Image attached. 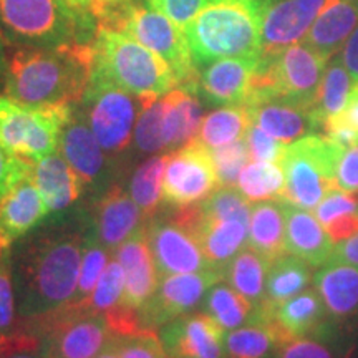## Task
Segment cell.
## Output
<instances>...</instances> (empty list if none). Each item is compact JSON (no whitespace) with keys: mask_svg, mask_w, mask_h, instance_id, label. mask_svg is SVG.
Masks as SVG:
<instances>
[{"mask_svg":"<svg viewBox=\"0 0 358 358\" xmlns=\"http://www.w3.org/2000/svg\"><path fill=\"white\" fill-rule=\"evenodd\" d=\"M146 236L159 277L217 271L206 257L196 236L181 224L153 221L148 226Z\"/></svg>","mask_w":358,"mask_h":358,"instance_id":"cell-14","label":"cell"},{"mask_svg":"<svg viewBox=\"0 0 358 358\" xmlns=\"http://www.w3.org/2000/svg\"><path fill=\"white\" fill-rule=\"evenodd\" d=\"M222 279V272L203 271L189 274L159 277L153 295L138 308V325L141 330L161 329L178 317L194 310L204 301L208 290Z\"/></svg>","mask_w":358,"mask_h":358,"instance_id":"cell-12","label":"cell"},{"mask_svg":"<svg viewBox=\"0 0 358 358\" xmlns=\"http://www.w3.org/2000/svg\"><path fill=\"white\" fill-rule=\"evenodd\" d=\"M163 140L169 151L186 146L198 136L203 123V106L196 92L176 87L163 96Z\"/></svg>","mask_w":358,"mask_h":358,"instance_id":"cell-27","label":"cell"},{"mask_svg":"<svg viewBox=\"0 0 358 358\" xmlns=\"http://www.w3.org/2000/svg\"><path fill=\"white\" fill-rule=\"evenodd\" d=\"M249 248L268 262L285 254V211L284 201H257L250 208Z\"/></svg>","mask_w":358,"mask_h":358,"instance_id":"cell-29","label":"cell"},{"mask_svg":"<svg viewBox=\"0 0 358 358\" xmlns=\"http://www.w3.org/2000/svg\"><path fill=\"white\" fill-rule=\"evenodd\" d=\"M274 358H348L343 330L329 322L315 334L284 342L277 348Z\"/></svg>","mask_w":358,"mask_h":358,"instance_id":"cell-37","label":"cell"},{"mask_svg":"<svg viewBox=\"0 0 358 358\" xmlns=\"http://www.w3.org/2000/svg\"><path fill=\"white\" fill-rule=\"evenodd\" d=\"M284 187L285 176L280 163H250L237 179V189L249 203L272 198L282 201Z\"/></svg>","mask_w":358,"mask_h":358,"instance_id":"cell-38","label":"cell"},{"mask_svg":"<svg viewBox=\"0 0 358 358\" xmlns=\"http://www.w3.org/2000/svg\"><path fill=\"white\" fill-rule=\"evenodd\" d=\"M116 343L122 358H169L161 345L159 337L150 330L131 335H116Z\"/></svg>","mask_w":358,"mask_h":358,"instance_id":"cell-47","label":"cell"},{"mask_svg":"<svg viewBox=\"0 0 358 358\" xmlns=\"http://www.w3.org/2000/svg\"><path fill=\"white\" fill-rule=\"evenodd\" d=\"M95 358H122V355H120V350H118V343H116V335H115V338L108 343V345L103 348V350L98 353Z\"/></svg>","mask_w":358,"mask_h":358,"instance_id":"cell-58","label":"cell"},{"mask_svg":"<svg viewBox=\"0 0 358 358\" xmlns=\"http://www.w3.org/2000/svg\"><path fill=\"white\" fill-rule=\"evenodd\" d=\"M0 358H48V357L40 350V345H37V342H32V343H27V345L13 348V350L7 352L6 355H2Z\"/></svg>","mask_w":358,"mask_h":358,"instance_id":"cell-57","label":"cell"},{"mask_svg":"<svg viewBox=\"0 0 358 358\" xmlns=\"http://www.w3.org/2000/svg\"><path fill=\"white\" fill-rule=\"evenodd\" d=\"M32 178L48 211H62L80 198L83 181L62 155L53 153L34 163Z\"/></svg>","mask_w":358,"mask_h":358,"instance_id":"cell-28","label":"cell"},{"mask_svg":"<svg viewBox=\"0 0 358 358\" xmlns=\"http://www.w3.org/2000/svg\"><path fill=\"white\" fill-rule=\"evenodd\" d=\"M98 27L129 35L171 66L178 87L194 92L198 66L181 27L146 0H120L98 20Z\"/></svg>","mask_w":358,"mask_h":358,"instance_id":"cell-6","label":"cell"},{"mask_svg":"<svg viewBox=\"0 0 358 358\" xmlns=\"http://www.w3.org/2000/svg\"><path fill=\"white\" fill-rule=\"evenodd\" d=\"M196 66L219 58H261L257 0H214L185 29Z\"/></svg>","mask_w":358,"mask_h":358,"instance_id":"cell-4","label":"cell"},{"mask_svg":"<svg viewBox=\"0 0 358 358\" xmlns=\"http://www.w3.org/2000/svg\"><path fill=\"white\" fill-rule=\"evenodd\" d=\"M93 69V43L30 47L7 43L3 95L29 106L77 105Z\"/></svg>","mask_w":358,"mask_h":358,"instance_id":"cell-2","label":"cell"},{"mask_svg":"<svg viewBox=\"0 0 358 358\" xmlns=\"http://www.w3.org/2000/svg\"><path fill=\"white\" fill-rule=\"evenodd\" d=\"M285 211V250L301 257L313 267H322L330 261L334 243L319 219L307 209L284 201Z\"/></svg>","mask_w":358,"mask_h":358,"instance_id":"cell-24","label":"cell"},{"mask_svg":"<svg viewBox=\"0 0 358 358\" xmlns=\"http://www.w3.org/2000/svg\"><path fill=\"white\" fill-rule=\"evenodd\" d=\"M8 250H10V248H8V245L2 241V237H0V259L6 256Z\"/></svg>","mask_w":358,"mask_h":358,"instance_id":"cell-60","label":"cell"},{"mask_svg":"<svg viewBox=\"0 0 358 358\" xmlns=\"http://www.w3.org/2000/svg\"><path fill=\"white\" fill-rule=\"evenodd\" d=\"M15 290H13V277L10 267V250L0 259V357L6 355L13 348L35 342L17 334L15 317Z\"/></svg>","mask_w":358,"mask_h":358,"instance_id":"cell-39","label":"cell"},{"mask_svg":"<svg viewBox=\"0 0 358 358\" xmlns=\"http://www.w3.org/2000/svg\"><path fill=\"white\" fill-rule=\"evenodd\" d=\"M244 140L248 145L250 159L254 163H280L282 155L287 146L285 143L275 140L252 123L245 131Z\"/></svg>","mask_w":358,"mask_h":358,"instance_id":"cell-48","label":"cell"},{"mask_svg":"<svg viewBox=\"0 0 358 358\" xmlns=\"http://www.w3.org/2000/svg\"><path fill=\"white\" fill-rule=\"evenodd\" d=\"M312 280L310 264L294 254H282L271 262L266 280V302L280 303L307 289Z\"/></svg>","mask_w":358,"mask_h":358,"instance_id":"cell-34","label":"cell"},{"mask_svg":"<svg viewBox=\"0 0 358 358\" xmlns=\"http://www.w3.org/2000/svg\"><path fill=\"white\" fill-rule=\"evenodd\" d=\"M163 96H140L141 111L134 124L133 136L138 150L143 153H158L166 150L163 140Z\"/></svg>","mask_w":358,"mask_h":358,"instance_id":"cell-42","label":"cell"},{"mask_svg":"<svg viewBox=\"0 0 358 358\" xmlns=\"http://www.w3.org/2000/svg\"><path fill=\"white\" fill-rule=\"evenodd\" d=\"M106 259H108V249L98 241L95 227H90L83 245L78 285L77 290H75L73 299H71V303L66 308H80L87 303L90 295L93 294V290L96 287L98 279H100L106 264H108Z\"/></svg>","mask_w":358,"mask_h":358,"instance_id":"cell-40","label":"cell"},{"mask_svg":"<svg viewBox=\"0 0 358 358\" xmlns=\"http://www.w3.org/2000/svg\"><path fill=\"white\" fill-rule=\"evenodd\" d=\"M201 206V213L208 219L217 221H241L249 224L250 208L249 201L232 186H222L206 198Z\"/></svg>","mask_w":358,"mask_h":358,"instance_id":"cell-43","label":"cell"},{"mask_svg":"<svg viewBox=\"0 0 358 358\" xmlns=\"http://www.w3.org/2000/svg\"><path fill=\"white\" fill-rule=\"evenodd\" d=\"M259 58H219L198 66L194 92L213 105H244Z\"/></svg>","mask_w":358,"mask_h":358,"instance_id":"cell-18","label":"cell"},{"mask_svg":"<svg viewBox=\"0 0 358 358\" xmlns=\"http://www.w3.org/2000/svg\"><path fill=\"white\" fill-rule=\"evenodd\" d=\"M262 22V53L272 55L299 43L330 0H257Z\"/></svg>","mask_w":358,"mask_h":358,"instance_id":"cell-15","label":"cell"},{"mask_svg":"<svg viewBox=\"0 0 358 358\" xmlns=\"http://www.w3.org/2000/svg\"><path fill=\"white\" fill-rule=\"evenodd\" d=\"M250 127V116L245 105H227L206 115L196 136L208 150L231 145L243 140Z\"/></svg>","mask_w":358,"mask_h":358,"instance_id":"cell-36","label":"cell"},{"mask_svg":"<svg viewBox=\"0 0 358 358\" xmlns=\"http://www.w3.org/2000/svg\"><path fill=\"white\" fill-rule=\"evenodd\" d=\"M340 57H342L348 73L358 82V27L353 30V34L348 37L345 45L342 47Z\"/></svg>","mask_w":358,"mask_h":358,"instance_id":"cell-55","label":"cell"},{"mask_svg":"<svg viewBox=\"0 0 358 358\" xmlns=\"http://www.w3.org/2000/svg\"><path fill=\"white\" fill-rule=\"evenodd\" d=\"M47 213L50 211L29 174L0 199V237L10 248L37 227Z\"/></svg>","mask_w":358,"mask_h":358,"instance_id":"cell-22","label":"cell"},{"mask_svg":"<svg viewBox=\"0 0 358 358\" xmlns=\"http://www.w3.org/2000/svg\"><path fill=\"white\" fill-rule=\"evenodd\" d=\"M50 319V330L40 343L48 358H95L115 338L106 315L98 312L65 308Z\"/></svg>","mask_w":358,"mask_h":358,"instance_id":"cell-11","label":"cell"},{"mask_svg":"<svg viewBox=\"0 0 358 358\" xmlns=\"http://www.w3.org/2000/svg\"><path fill=\"white\" fill-rule=\"evenodd\" d=\"M140 96L92 73L80 106L96 140L106 153H122L129 145L136 124Z\"/></svg>","mask_w":358,"mask_h":358,"instance_id":"cell-10","label":"cell"},{"mask_svg":"<svg viewBox=\"0 0 358 358\" xmlns=\"http://www.w3.org/2000/svg\"><path fill=\"white\" fill-rule=\"evenodd\" d=\"M264 308L285 340L315 334L332 322L315 287L302 290L301 294L275 306L264 302Z\"/></svg>","mask_w":358,"mask_h":358,"instance_id":"cell-23","label":"cell"},{"mask_svg":"<svg viewBox=\"0 0 358 358\" xmlns=\"http://www.w3.org/2000/svg\"><path fill=\"white\" fill-rule=\"evenodd\" d=\"M355 213H358V196L338 189V187L330 191L315 208V216L324 227L335 217Z\"/></svg>","mask_w":358,"mask_h":358,"instance_id":"cell-50","label":"cell"},{"mask_svg":"<svg viewBox=\"0 0 358 358\" xmlns=\"http://www.w3.org/2000/svg\"><path fill=\"white\" fill-rule=\"evenodd\" d=\"M335 181L338 189L358 194V143L345 148L340 153Z\"/></svg>","mask_w":358,"mask_h":358,"instance_id":"cell-52","label":"cell"},{"mask_svg":"<svg viewBox=\"0 0 358 358\" xmlns=\"http://www.w3.org/2000/svg\"><path fill=\"white\" fill-rule=\"evenodd\" d=\"M313 287L320 294L330 320L340 329L358 322V267L329 261L313 275Z\"/></svg>","mask_w":358,"mask_h":358,"instance_id":"cell-20","label":"cell"},{"mask_svg":"<svg viewBox=\"0 0 358 358\" xmlns=\"http://www.w3.org/2000/svg\"><path fill=\"white\" fill-rule=\"evenodd\" d=\"M244 105L249 111L250 123L285 145L320 131L313 108L290 98L261 96L248 100Z\"/></svg>","mask_w":358,"mask_h":358,"instance_id":"cell-17","label":"cell"},{"mask_svg":"<svg viewBox=\"0 0 358 358\" xmlns=\"http://www.w3.org/2000/svg\"><path fill=\"white\" fill-rule=\"evenodd\" d=\"M192 234L196 236L206 257L217 271L222 272L226 264L245 248L249 236V224L241 221H217L208 219L201 213L198 226Z\"/></svg>","mask_w":358,"mask_h":358,"instance_id":"cell-31","label":"cell"},{"mask_svg":"<svg viewBox=\"0 0 358 358\" xmlns=\"http://www.w3.org/2000/svg\"><path fill=\"white\" fill-rule=\"evenodd\" d=\"M168 156H153L143 163L133 174L129 185V196H131L138 208L145 214L155 213L163 196V178L166 168Z\"/></svg>","mask_w":358,"mask_h":358,"instance_id":"cell-41","label":"cell"},{"mask_svg":"<svg viewBox=\"0 0 358 358\" xmlns=\"http://www.w3.org/2000/svg\"><path fill=\"white\" fill-rule=\"evenodd\" d=\"M271 262L254 249L244 248L222 268V279L256 307L266 302V280Z\"/></svg>","mask_w":358,"mask_h":358,"instance_id":"cell-32","label":"cell"},{"mask_svg":"<svg viewBox=\"0 0 358 358\" xmlns=\"http://www.w3.org/2000/svg\"><path fill=\"white\" fill-rule=\"evenodd\" d=\"M358 82L348 73L342 57L335 55L327 65L324 78H322L319 93H317L313 115L319 123L320 131L330 118L337 116L347 106L355 92Z\"/></svg>","mask_w":358,"mask_h":358,"instance_id":"cell-33","label":"cell"},{"mask_svg":"<svg viewBox=\"0 0 358 358\" xmlns=\"http://www.w3.org/2000/svg\"><path fill=\"white\" fill-rule=\"evenodd\" d=\"M330 261L358 267V232L353 237H350V239L338 243L337 248H334Z\"/></svg>","mask_w":358,"mask_h":358,"instance_id":"cell-54","label":"cell"},{"mask_svg":"<svg viewBox=\"0 0 358 358\" xmlns=\"http://www.w3.org/2000/svg\"><path fill=\"white\" fill-rule=\"evenodd\" d=\"M7 40L3 34L0 32V90L3 85V70H6V52H7Z\"/></svg>","mask_w":358,"mask_h":358,"instance_id":"cell-59","label":"cell"},{"mask_svg":"<svg viewBox=\"0 0 358 358\" xmlns=\"http://www.w3.org/2000/svg\"><path fill=\"white\" fill-rule=\"evenodd\" d=\"M342 151L322 133L307 134L285 146L280 159L285 176L282 201L307 211L315 209L330 191L337 189L335 171Z\"/></svg>","mask_w":358,"mask_h":358,"instance_id":"cell-7","label":"cell"},{"mask_svg":"<svg viewBox=\"0 0 358 358\" xmlns=\"http://www.w3.org/2000/svg\"><path fill=\"white\" fill-rule=\"evenodd\" d=\"M327 65L329 58L306 42L294 43L272 55H261L248 100L279 95L313 108Z\"/></svg>","mask_w":358,"mask_h":358,"instance_id":"cell-8","label":"cell"},{"mask_svg":"<svg viewBox=\"0 0 358 358\" xmlns=\"http://www.w3.org/2000/svg\"><path fill=\"white\" fill-rule=\"evenodd\" d=\"M287 342L282 337L264 306L257 307V315L250 324L226 334L227 358H274L277 348Z\"/></svg>","mask_w":358,"mask_h":358,"instance_id":"cell-30","label":"cell"},{"mask_svg":"<svg viewBox=\"0 0 358 358\" xmlns=\"http://www.w3.org/2000/svg\"><path fill=\"white\" fill-rule=\"evenodd\" d=\"M325 231L330 236L334 244L350 239V237H353L358 232V213L335 217L334 221L327 224Z\"/></svg>","mask_w":358,"mask_h":358,"instance_id":"cell-53","label":"cell"},{"mask_svg":"<svg viewBox=\"0 0 358 358\" xmlns=\"http://www.w3.org/2000/svg\"><path fill=\"white\" fill-rule=\"evenodd\" d=\"M90 229V227H88ZM88 231L43 227L10 245V267L20 319H47L65 310L78 285Z\"/></svg>","mask_w":358,"mask_h":358,"instance_id":"cell-1","label":"cell"},{"mask_svg":"<svg viewBox=\"0 0 358 358\" xmlns=\"http://www.w3.org/2000/svg\"><path fill=\"white\" fill-rule=\"evenodd\" d=\"M143 211L122 187H113L103 196L98 208L95 231L98 241L108 250H115L140 229Z\"/></svg>","mask_w":358,"mask_h":358,"instance_id":"cell-26","label":"cell"},{"mask_svg":"<svg viewBox=\"0 0 358 358\" xmlns=\"http://www.w3.org/2000/svg\"><path fill=\"white\" fill-rule=\"evenodd\" d=\"M71 108L73 105L29 106L0 95V145L8 153L37 163L57 151Z\"/></svg>","mask_w":358,"mask_h":358,"instance_id":"cell-9","label":"cell"},{"mask_svg":"<svg viewBox=\"0 0 358 358\" xmlns=\"http://www.w3.org/2000/svg\"><path fill=\"white\" fill-rule=\"evenodd\" d=\"M124 292V272L122 264L118 262V259H113L106 264L105 271L98 279V284L93 294L90 295V299L85 306L80 308L90 312H108L116 306H120L123 299Z\"/></svg>","mask_w":358,"mask_h":358,"instance_id":"cell-44","label":"cell"},{"mask_svg":"<svg viewBox=\"0 0 358 358\" xmlns=\"http://www.w3.org/2000/svg\"><path fill=\"white\" fill-rule=\"evenodd\" d=\"M203 312L216 320L226 332H231L256 319L257 307L231 285L214 284L206 294Z\"/></svg>","mask_w":358,"mask_h":358,"instance_id":"cell-35","label":"cell"},{"mask_svg":"<svg viewBox=\"0 0 358 358\" xmlns=\"http://www.w3.org/2000/svg\"><path fill=\"white\" fill-rule=\"evenodd\" d=\"M226 330L208 313H186L159 329V342L169 358H227Z\"/></svg>","mask_w":358,"mask_h":358,"instance_id":"cell-16","label":"cell"},{"mask_svg":"<svg viewBox=\"0 0 358 358\" xmlns=\"http://www.w3.org/2000/svg\"><path fill=\"white\" fill-rule=\"evenodd\" d=\"M213 156L214 168H216L217 182L221 186H232L239 179V174L248 166V161L250 159L248 145L245 140L234 141L231 145L209 150Z\"/></svg>","mask_w":358,"mask_h":358,"instance_id":"cell-45","label":"cell"},{"mask_svg":"<svg viewBox=\"0 0 358 358\" xmlns=\"http://www.w3.org/2000/svg\"><path fill=\"white\" fill-rule=\"evenodd\" d=\"M98 22L73 0H0V32L8 43L66 47L93 43Z\"/></svg>","mask_w":358,"mask_h":358,"instance_id":"cell-3","label":"cell"},{"mask_svg":"<svg viewBox=\"0 0 358 358\" xmlns=\"http://www.w3.org/2000/svg\"><path fill=\"white\" fill-rule=\"evenodd\" d=\"M92 73L134 96H163L178 87L171 66L129 35L98 27Z\"/></svg>","mask_w":358,"mask_h":358,"instance_id":"cell-5","label":"cell"},{"mask_svg":"<svg viewBox=\"0 0 358 358\" xmlns=\"http://www.w3.org/2000/svg\"><path fill=\"white\" fill-rule=\"evenodd\" d=\"M34 164L19 158V156L8 153L0 145V199L12 189L17 182L32 174Z\"/></svg>","mask_w":358,"mask_h":358,"instance_id":"cell-51","label":"cell"},{"mask_svg":"<svg viewBox=\"0 0 358 358\" xmlns=\"http://www.w3.org/2000/svg\"><path fill=\"white\" fill-rule=\"evenodd\" d=\"M357 27L358 0H330L313 22L303 42L330 60L342 50Z\"/></svg>","mask_w":358,"mask_h":358,"instance_id":"cell-25","label":"cell"},{"mask_svg":"<svg viewBox=\"0 0 358 358\" xmlns=\"http://www.w3.org/2000/svg\"><path fill=\"white\" fill-rule=\"evenodd\" d=\"M322 134L342 150L358 143V85L345 108L324 124Z\"/></svg>","mask_w":358,"mask_h":358,"instance_id":"cell-46","label":"cell"},{"mask_svg":"<svg viewBox=\"0 0 358 358\" xmlns=\"http://www.w3.org/2000/svg\"><path fill=\"white\" fill-rule=\"evenodd\" d=\"M62 156L78 174L83 185L96 181L105 169V150L87 123L82 108L73 105L60 133Z\"/></svg>","mask_w":358,"mask_h":358,"instance_id":"cell-21","label":"cell"},{"mask_svg":"<svg viewBox=\"0 0 358 358\" xmlns=\"http://www.w3.org/2000/svg\"><path fill=\"white\" fill-rule=\"evenodd\" d=\"M73 2L82 8H85L87 12L92 13L98 22L103 13L108 10L110 7H113L115 3H118L120 0H73Z\"/></svg>","mask_w":358,"mask_h":358,"instance_id":"cell-56","label":"cell"},{"mask_svg":"<svg viewBox=\"0 0 358 358\" xmlns=\"http://www.w3.org/2000/svg\"><path fill=\"white\" fill-rule=\"evenodd\" d=\"M116 259L124 272V292L120 306L138 310L150 301L159 282L146 231L143 227L133 232L116 249Z\"/></svg>","mask_w":358,"mask_h":358,"instance_id":"cell-19","label":"cell"},{"mask_svg":"<svg viewBox=\"0 0 358 358\" xmlns=\"http://www.w3.org/2000/svg\"><path fill=\"white\" fill-rule=\"evenodd\" d=\"M217 185L211 151L194 138L168 155L161 198L178 208L198 204L209 198Z\"/></svg>","mask_w":358,"mask_h":358,"instance_id":"cell-13","label":"cell"},{"mask_svg":"<svg viewBox=\"0 0 358 358\" xmlns=\"http://www.w3.org/2000/svg\"><path fill=\"white\" fill-rule=\"evenodd\" d=\"M146 2L185 30L199 15V12L214 0H146Z\"/></svg>","mask_w":358,"mask_h":358,"instance_id":"cell-49","label":"cell"}]
</instances>
